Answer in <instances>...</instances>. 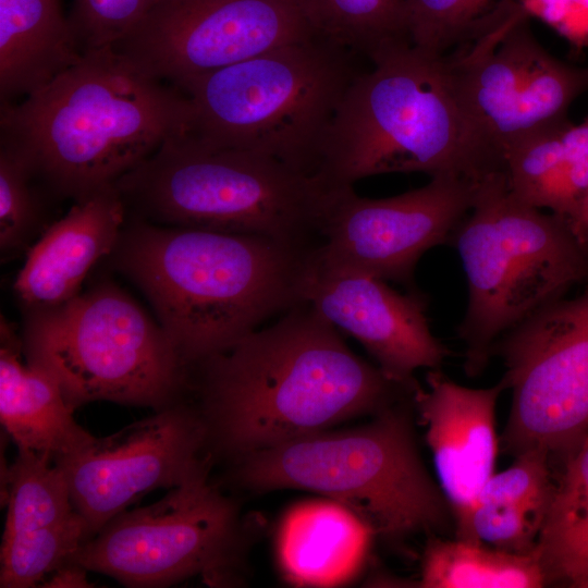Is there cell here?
I'll return each instance as SVG.
<instances>
[{"mask_svg": "<svg viewBox=\"0 0 588 588\" xmlns=\"http://www.w3.org/2000/svg\"><path fill=\"white\" fill-rule=\"evenodd\" d=\"M193 368L208 450L232 462L373 416L413 399L419 385L354 354L306 302Z\"/></svg>", "mask_w": 588, "mask_h": 588, "instance_id": "cell-1", "label": "cell"}, {"mask_svg": "<svg viewBox=\"0 0 588 588\" xmlns=\"http://www.w3.org/2000/svg\"><path fill=\"white\" fill-rule=\"evenodd\" d=\"M311 252L266 236L167 226L127 215L110 258L145 295L192 369L265 319L305 303Z\"/></svg>", "mask_w": 588, "mask_h": 588, "instance_id": "cell-2", "label": "cell"}, {"mask_svg": "<svg viewBox=\"0 0 588 588\" xmlns=\"http://www.w3.org/2000/svg\"><path fill=\"white\" fill-rule=\"evenodd\" d=\"M191 115L183 91L107 46L83 52L23 99L1 103L0 144L28 162L51 196L77 201L188 132Z\"/></svg>", "mask_w": 588, "mask_h": 588, "instance_id": "cell-3", "label": "cell"}, {"mask_svg": "<svg viewBox=\"0 0 588 588\" xmlns=\"http://www.w3.org/2000/svg\"><path fill=\"white\" fill-rule=\"evenodd\" d=\"M370 61L328 131L316 173L327 187L384 173L481 182L504 172L502 151L463 106L443 56L403 45Z\"/></svg>", "mask_w": 588, "mask_h": 588, "instance_id": "cell-4", "label": "cell"}, {"mask_svg": "<svg viewBox=\"0 0 588 588\" xmlns=\"http://www.w3.org/2000/svg\"><path fill=\"white\" fill-rule=\"evenodd\" d=\"M413 406L409 399L360 427L324 430L244 455L233 461V478L255 491L317 492L391 540L455 530L448 500L420 457Z\"/></svg>", "mask_w": 588, "mask_h": 588, "instance_id": "cell-5", "label": "cell"}, {"mask_svg": "<svg viewBox=\"0 0 588 588\" xmlns=\"http://www.w3.org/2000/svg\"><path fill=\"white\" fill-rule=\"evenodd\" d=\"M115 186L128 216L167 226L253 234L315 247L328 187L252 151L168 138Z\"/></svg>", "mask_w": 588, "mask_h": 588, "instance_id": "cell-6", "label": "cell"}, {"mask_svg": "<svg viewBox=\"0 0 588 588\" xmlns=\"http://www.w3.org/2000/svg\"><path fill=\"white\" fill-rule=\"evenodd\" d=\"M354 54L319 35L196 78L180 89L191 103L188 133L316 175L333 118L359 73Z\"/></svg>", "mask_w": 588, "mask_h": 588, "instance_id": "cell-7", "label": "cell"}, {"mask_svg": "<svg viewBox=\"0 0 588 588\" xmlns=\"http://www.w3.org/2000/svg\"><path fill=\"white\" fill-rule=\"evenodd\" d=\"M449 243L467 281L457 334L468 377L483 371L499 338L588 279V244L563 216L513 195L504 172L480 182L473 208Z\"/></svg>", "mask_w": 588, "mask_h": 588, "instance_id": "cell-8", "label": "cell"}, {"mask_svg": "<svg viewBox=\"0 0 588 588\" xmlns=\"http://www.w3.org/2000/svg\"><path fill=\"white\" fill-rule=\"evenodd\" d=\"M21 339L26 362L57 380L73 411L95 401L159 411L191 383L159 322L111 281L27 310Z\"/></svg>", "mask_w": 588, "mask_h": 588, "instance_id": "cell-9", "label": "cell"}, {"mask_svg": "<svg viewBox=\"0 0 588 588\" xmlns=\"http://www.w3.org/2000/svg\"><path fill=\"white\" fill-rule=\"evenodd\" d=\"M245 546L237 505L206 470L156 503L117 515L71 562L126 587H167L194 576L222 587L238 583Z\"/></svg>", "mask_w": 588, "mask_h": 588, "instance_id": "cell-10", "label": "cell"}, {"mask_svg": "<svg viewBox=\"0 0 588 588\" xmlns=\"http://www.w3.org/2000/svg\"><path fill=\"white\" fill-rule=\"evenodd\" d=\"M512 403L500 445L564 458L588 434V289L560 299L497 340Z\"/></svg>", "mask_w": 588, "mask_h": 588, "instance_id": "cell-11", "label": "cell"}, {"mask_svg": "<svg viewBox=\"0 0 588 588\" xmlns=\"http://www.w3.org/2000/svg\"><path fill=\"white\" fill-rule=\"evenodd\" d=\"M529 19L511 0L479 35L443 54L463 106L503 157L516 139L566 119L588 91L585 68L551 54Z\"/></svg>", "mask_w": 588, "mask_h": 588, "instance_id": "cell-12", "label": "cell"}, {"mask_svg": "<svg viewBox=\"0 0 588 588\" xmlns=\"http://www.w3.org/2000/svg\"><path fill=\"white\" fill-rule=\"evenodd\" d=\"M480 182L442 174L387 198L362 197L353 185L329 187L309 268L354 272L411 285L431 247L449 243L473 208Z\"/></svg>", "mask_w": 588, "mask_h": 588, "instance_id": "cell-13", "label": "cell"}, {"mask_svg": "<svg viewBox=\"0 0 588 588\" xmlns=\"http://www.w3.org/2000/svg\"><path fill=\"white\" fill-rule=\"evenodd\" d=\"M319 35L305 0H159L112 47L148 75L181 89Z\"/></svg>", "mask_w": 588, "mask_h": 588, "instance_id": "cell-14", "label": "cell"}, {"mask_svg": "<svg viewBox=\"0 0 588 588\" xmlns=\"http://www.w3.org/2000/svg\"><path fill=\"white\" fill-rule=\"evenodd\" d=\"M207 430L197 407L176 402L57 460L89 538L143 494L208 470Z\"/></svg>", "mask_w": 588, "mask_h": 588, "instance_id": "cell-15", "label": "cell"}, {"mask_svg": "<svg viewBox=\"0 0 588 588\" xmlns=\"http://www.w3.org/2000/svg\"><path fill=\"white\" fill-rule=\"evenodd\" d=\"M304 299L359 341L391 378L416 382L419 368L438 369L449 350L431 333L428 302L416 291L401 294L385 281L354 272L308 270Z\"/></svg>", "mask_w": 588, "mask_h": 588, "instance_id": "cell-16", "label": "cell"}, {"mask_svg": "<svg viewBox=\"0 0 588 588\" xmlns=\"http://www.w3.org/2000/svg\"><path fill=\"white\" fill-rule=\"evenodd\" d=\"M426 380L427 389L418 385L413 405L452 511L455 538L477 541L470 516L478 493L494 473L500 445L497 403L506 389L502 380L490 388H467L438 369H431Z\"/></svg>", "mask_w": 588, "mask_h": 588, "instance_id": "cell-17", "label": "cell"}, {"mask_svg": "<svg viewBox=\"0 0 588 588\" xmlns=\"http://www.w3.org/2000/svg\"><path fill=\"white\" fill-rule=\"evenodd\" d=\"M126 217L115 184L74 201L28 250L13 283L23 306L49 308L77 295L94 265L114 249Z\"/></svg>", "mask_w": 588, "mask_h": 588, "instance_id": "cell-18", "label": "cell"}, {"mask_svg": "<svg viewBox=\"0 0 588 588\" xmlns=\"http://www.w3.org/2000/svg\"><path fill=\"white\" fill-rule=\"evenodd\" d=\"M373 536L368 525L335 501H303L280 522L278 562L284 578L294 585H340L363 566Z\"/></svg>", "mask_w": 588, "mask_h": 588, "instance_id": "cell-19", "label": "cell"}, {"mask_svg": "<svg viewBox=\"0 0 588 588\" xmlns=\"http://www.w3.org/2000/svg\"><path fill=\"white\" fill-rule=\"evenodd\" d=\"M0 419L17 445L53 462L87 445L95 436L73 417L57 380L35 365L23 364L22 339L1 318Z\"/></svg>", "mask_w": 588, "mask_h": 588, "instance_id": "cell-20", "label": "cell"}, {"mask_svg": "<svg viewBox=\"0 0 588 588\" xmlns=\"http://www.w3.org/2000/svg\"><path fill=\"white\" fill-rule=\"evenodd\" d=\"M82 54L60 0H0V103L30 95Z\"/></svg>", "mask_w": 588, "mask_h": 588, "instance_id": "cell-21", "label": "cell"}, {"mask_svg": "<svg viewBox=\"0 0 588 588\" xmlns=\"http://www.w3.org/2000/svg\"><path fill=\"white\" fill-rule=\"evenodd\" d=\"M550 456L540 449L514 457L493 475L475 501L470 525L477 541L495 549L531 554L554 491Z\"/></svg>", "mask_w": 588, "mask_h": 588, "instance_id": "cell-22", "label": "cell"}, {"mask_svg": "<svg viewBox=\"0 0 588 588\" xmlns=\"http://www.w3.org/2000/svg\"><path fill=\"white\" fill-rule=\"evenodd\" d=\"M563 460L534 554L547 585L588 588V434Z\"/></svg>", "mask_w": 588, "mask_h": 588, "instance_id": "cell-23", "label": "cell"}, {"mask_svg": "<svg viewBox=\"0 0 588 588\" xmlns=\"http://www.w3.org/2000/svg\"><path fill=\"white\" fill-rule=\"evenodd\" d=\"M418 584L424 588H538L547 580L534 553L432 535L424 550Z\"/></svg>", "mask_w": 588, "mask_h": 588, "instance_id": "cell-24", "label": "cell"}, {"mask_svg": "<svg viewBox=\"0 0 588 588\" xmlns=\"http://www.w3.org/2000/svg\"><path fill=\"white\" fill-rule=\"evenodd\" d=\"M3 480L1 497L8 506L3 537L53 526L77 513L63 470L46 454L19 449Z\"/></svg>", "mask_w": 588, "mask_h": 588, "instance_id": "cell-25", "label": "cell"}, {"mask_svg": "<svg viewBox=\"0 0 588 588\" xmlns=\"http://www.w3.org/2000/svg\"><path fill=\"white\" fill-rule=\"evenodd\" d=\"M320 32L369 60L412 45L406 0H305Z\"/></svg>", "mask_w": 588, "mask_h": 588, "instance_id": "cell-26", "label": "cell"}, {"mask_svg": "<svg viewBox=\"0 0 588 588\" xmlns=\"http://www.w3.org/2000/svg\"><path fill=\"white\" fill-rule=\"evenodd\" d=\"M89 539L86 523L78 513L53 526L3 537L0 587L37 586L57 568L71 562Z\"/></svg>", "mask_w": 588, "mask_h": 588, "instance_id": "cell-27", "label": "cell"}, {"mask_svg": "<svg viewBox=\"0 0 588 588\" xmlns=\"http://www.w3.org/2000/svg\"><path fill=\"white\" fill-rule=\"evenodd\" d=\"M506 0H406L414 47L443 56L479 35Z\"/></svg>", "mask_w": 588, "mask_h": 588, "instance_id": "cell-28", "label": "cell"}, {"mask_svg": "<svg viewBox=\"0 0 588 588\" xmlns=\"http://www.w3.org/2000/svg\"><path fill=\"white\" fill-rule=\"evenodd\" d=\"M45 196H51L28 162L13 148L0 144V249L21 250L42 220Z\"/></svg>", "mask_w": 588, "mask_h": 588, "instance_id": "cell-29", "label": "cell"}, {"mask_svg": "<svg viewBox=\"0 0 588 588\" xmlns=\"http://www.w3.org/2000/svg\"><path fill=\"white\" fill-rule=\"evenodd\" d=\"M159 0H74L69 16L82 51L113 46Z\"/></svg>", "mask_w": 588, "mask_h": 588, "instance_id": "cell-30", "label": "cell"}, {"mask_svg": "<svg viewBox=\"0 0 588 588\" xmlns=\"http://www.w3.org/2000/svg\"><path fill=\"white\" fill-rule=\"evenodd\" d=\"M588 188V118L567 124L559 146V172L551 211L568 219Z\"/></svg>", "mask_w": 588, "mask_h": 588, "instance_id": "cell-31", "label": "cell"}, {"mask_svg": "<svg viewBox=\"0 0 588 588\" xmlns=\"http://www.w3.org/2000/svg\"><path fill=\"white\" fill-rule=\"evenodd\" d=\"M529 17H537L576 48L588 47V0H518Z\"/></svg>", "mask_w": 588, "mask_h": 588, "instance_id": "cell-32", "label": "cell"}, {"mask_svg": "<svg viewBox=\"0 0 588 588\" xmlns=\"http://www.w3.org/2000/svg\"><path fill=\"white\" fill-rule=\"evenodd\" d=\"M87 569L83 566L69 562L54 572L44 581L41 587L48 588H89L93 584L87 579Z\"/></svg>", "mask_w": 588, "mask_h": 588, "instance_id": "cell-33", "label": "cell"}, {"mask_svg": "<svg viewBox=\"0 0 588 588\" xmlns=\"http://www.w3.org/2000/svg\"><path fill=\"white\" fill-rule=\"evenodd\" d=\"M567 221L575 236L581 243L588 244V188Z\"/></svg>", "mask_w": 588, "mask_h": 588, "instance_id": "cell-34", "label": "cell"}, {"mask_svg": "<svg viewBox=\"0 0 588 588\" xmlns=\"http://www.w3.org/2000/svg\"><path fill=\"white\" fill-rule=\"evenodd\" d=\"M585 72H586V78H587V84H588V66L585 68Z\"/></svg>", "mask_w": 588, "mask_h": 588, "instance_id": "cell-35", "label": "cell"}]
</instances>
